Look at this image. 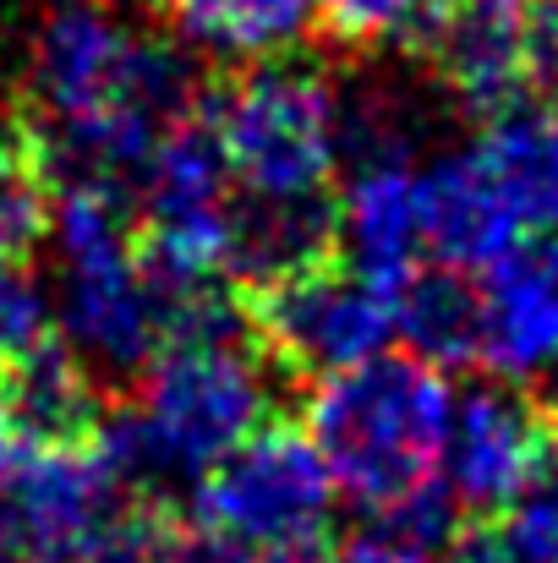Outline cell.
Returning <instances> with one entry per match:
<instances>
[{
    "label": "cell",
    "instance_id": "cell-1",
    "mask_svg": "<svg viewBox=\"0 0 558 563\" xmlns=\"http://www.w3.org/2000/svg\"><path fill=\"white\" fill-rule=\"evenodd\" d=\"M28 99L50 181L121 187L197 110V82L182 49L127 22L116 0H44L28 38Z\"/></svg>",
    "mask_w": 558,
    "mask_h": 563
},
{
    "label": "cell",
    "instance_id": "cell-2",
    "mask_svg": "<svg viewBox=\"0 0 558 563\" xmlns=\"http://www.w3.org/2000/svg\"><path fill=\"white\" fill-rule=\"evenodd\" d=\"M241 334H182L154 351L132 405L110 410L94 449L127 493L160 498L176 482H197L247 432L269 421V356Z\"/></svg>",
    "mask_w": 558,
    "mask_h": 563
},
{
    "label": "cell",
    "instance_id": "cell-3",
    "mask_svg": "<svg viewBox=\"0 0 558 563\" xmlns=\"http://www.w3.org/2000/svg\"><path fill=\"white\" fill-rule=\"evenodd\" d=\"M455 416L444 367L422 356H372L324 377L307 399V438L318 443L335 493L378 520H394L411 498L438 487V460Z\"/></svg>",
    "mask_w": 558,
    "mask_h": 563
},
{
    "label": "cell",
    "instance_id": "cell-4",
    "mask_svg": "<svg viewBox=\"0 0 558 563\" xmlns=\"http://www.w3.org/2000/svg\"><path fill=\"white\" fill-rule=\"evenodd\" d=\"M55 246V318L66 345L110 377H132L165 345L160 296L138 252V208L116 181H55L50 191Z\"/></svg>",
    "mask_w": 558,
    "mask_h": 563
},
{
    "label": "cell",
    "instance_id": "cell-5",
    "mask_svg": "<svg viewBox=\"0 0 558 563\" xmlns=\"http://www.w3.org/2000/svg\"><path fill=\"white\" fill-rule=\"evenodd\" d=\"M203 121L214 126L241 197H263V202L329 197V181L346 154V126L324 71L291 55L252 60L241 77H230L214 93Z\"/></svg>",
    "mask_w": 558,
    "mask_h": 563
},
{
    "label": "cell",
    "instance_id": "cell-6",
    "mask_svg": "<svg viewBox=\"0 0 558 563\" xmlns=\"http://www.w3.org/2000/svg\"><path fill=\"white\" fill-rule=\"evenodd\" d=\"M335 498V476L307 427L274 416L192 482L197 526L219 542L247 548L252 559L324 553Z\"/></svg>",
    "mask_w": 558,
    "mask_h": 563
},
{
    "label": "cell",
    "instance_id": "cell-7",
    "mask_svg": "<svg viewBox=\"0 0 558 563\" xmlns=\"http://www.w3.org/2000/svg\"><path fill=\"white\" fill-rule=\"evenodd\" d=\"M394 285L400 279H378L351 257L324 252L247 290V323L269 367L324 383L383 356L394 340Z\"/></svg>",
    "mask_w": 558,
    "mask_h": 563
},
{
    "label": "cell",
    "instance_id": "cell-8",
    "mask_svg": "<svg viewBox=\"0 0 558 563\" xmlns=\"http://www.w3.org/2000/svg\"><path fill=\"white\" fill-rule=\"evenodd\" d=\"M94 443H33L0 460V553L17 563H94L121 504Z\"/></svg>",
    "mask_w": 558,
    "mask_h": 563
},
{
    "label": "cell",
    "instance_id": "cell-9",
    "mask_svg": "<svg viewBox=\"0 0 558 563\" xmlns=\"http://www.w3.org/2000/svg\"><path fill=\"white\" fill-rule=\"evenodd\" d=\"M554 443L558 432L543 399L521 394V383L493 377L455 399L438 476L466 515H504Z\"/></svg>",
    "mask_w": 558,
    "mask_h": 563
},
{
    "label": "cell",
    "instance_id": "cell-10",
    "mask_svg": "<svg viewBox=\"0 0 558 563\" xmlns=\"http://www.w3.org/2000/svg\"><path fill=\"white\" fill-rule=\"evenodd\" d=\"M438 88L493 115L532 88V0H433L411 27Z\"/></svg>",
    "mask_w": 558,
    "mask_h": 563
},
{
    "label": "cell",
    "instance_id": "cell-11",
    "mask_svg": "<svg viewBox=\"0 0 558 563\" xmlns=\"http://www.w3.org/2000/svg\"><path fill=\"white\" fill-rule=\"evenodd\" d=\"M477 362L499 383H532L558 367V274L543 252H515L477 285Z\"/></svg>",
    "mask_w": 558,
    "mask_h": 563
},
{
    "label": "cell",
    "instance_id": "cell-12",
    "mask_svg": "<svg viewBox=\"0 0 558 563\" xmlns=\"http://www.w3.org/2000/svg\"><path fill=\"white\" fill-rule=\"evenodd\" d=\"M521 246H526L521 219L482 176L471 148H455L422 165V252H433L444 268L488 274Z\"/></svg>",
    "mask_w": 558,
    "mask_h": 563
},
{
    "label": "cell",
    "instance_id": "cell-13",
    "mask_svg": "<svg viewBox=\"0 0 558 563\" xmlns=\"http://www.w3.org/2000/svg\"><path fill=\"white\" fill-rule=\"evenodd\" d=\"M335 252L378 279H405L422 257V165L405 154L351 159L335 197Z\"/></svg>",
    "mask_w": 558,
    "mask_h": 563
},
{
    "label": "cell",
    "instance_id": "cell-14",
    "mask_svg": "<svg viewBox=\"0 0 558 563\" xmlns=\"http://www.w3.org/2000/svg\"><path fill=\"white\" fill-rule=\"evenodd\" d=\"M105 410L94 367L66 345L44 340L11 367H0V432L11 449L33 443H94Z\"/></svg>",
    "mask_w": 558,
    "mask_h": 563
},
{
    "label": "cell",
    "instance_id": "cell-15",
    "mask_svg": "<svg viewBox=\"0 0 558 563\" xmlns=\"http://www.w3.org/2000/svg\"><path fill=\"white\" fill-rule=\"evenodd\" d=\"M482 176L499 187L510 213L521 219L526 241L558 224V104L554 99H515L482 115V132L466 143Z\"/></svg>",
    "mask_w": 558,
    "mask_h": 563
},
{
    "label": "cell",
    "instance_id": "cell-16",
    "mask_svg": "<svg viewBox=\"0 0 558 563\" xmlns=\"http://www.w3.org/2000/svg\"><path fill=\"white\" fill-rule=\"evenodd\" d=\"M154 11L186 49L236 66L291 55L318 22L313 0H154Z\"/></svg>",
    "mask_w": 558,
    "mask_h": 563
},
{
    "label": "cell",
    "instance_id": "cell-17",
    "mask_svg": "<svg viewBox=\"0 0 558 563\" xmlns=\"http://www.w3.org/2000/svg\"><path fill=\"white\" fill-rule=\"evenodd\" d=\"M394 334L427 367L477 362V285L460 268H411L394 285Z\"/></svg>",
    "mask_w": 558,
    "mask_h": 563
},
{
    "label": "cell",
    "instance_id": "cell-18",
    "mask_svg": "<svg viewBox=\"0 0 558 563\" xmlns=\"http://www.w3.org/2000/svg\"><path fill=\"white\" fill-rule=\"evenodd\" d=\"M50 235V170L33 132L0 121V252L28 257Z\"/></svg>",
    "mask_w": 558,
    "mask_h": 563
},
{
    "label": "cell",
    "instance_id": "cell-19",
    "mask_svg": "<svg viewBox=\"0 0 558 563\" xmlns=\"http://www.w3.org/2000/svg\"><path fill=\"white\" fill-rule=\"evenodd\" d=\"M50 323H55L50 285L28 268V257H6L0 252V367H11L33 345H44Z\"/></svg>",
    "mask_w": 558,
    "mask_h": 563
},
{
    "label": "cell",
    "instance_id": "cell-20",
    "mask_svg": "<svg viewBox=\"0 0 558 563\" xmlns=\"http://www.w3.org/2000/svg\"><path fill=\"white\" fill-rule=\"evenodd\" d=\"M499 531L510 537V548L526 563H558V443L532 471V482L515 493Z\"/></svg>",
    "mask_w": 558,
    "mask_h": 563
},
{
    "label": "cell",
    "instance_id": "cell-21",
    "mask_svg": "<svg viewBox=\"0 0 558 563\" xmlns=\"http://www.w3.org/2000/svg\"><path fill=\"white\" fill-rule=\"evenodd\" d=\"M433 0H313V16L324 22V33L346 49H372L389 38H411V27L422 22Z\"/></svg>",
    "mask_w": 558,
    "mask_h": 563
},
{
    "label": "cell",
    "instance_id": "cell-22",
    "mask_svg": "<svg viewBox=\"0 0 558 563\" xmlns=\"http://www.w3.org/2000/svg\"><path fill=\"white\" fill-rule=\"evenodd\" d=\"M318 563H433L427 548H416V542H405L400 531H362V537H346L340 548H329Z\"/></svg>",
    "mask_w": 558,
    "mask_h": 563
},
{
    "label": "cell",
    "instance_id": "cell-23",
    "mask_svg": "<svg viewBox=\"0 0 558 563\" xmlns=\"http://www.w3.org/2000/svg\"><path fill=\"white\" fill-rule=\"evenodd\" d=\"M532 88L558 104V0H532Z\"/></svg>",
    "mask_w": 558,
    "mask_h": 563
},
{
    "label": "cell",
    "instance_id": "cell-24",
    "mask_svg": "<svg viewBox=\"0 0 558 563\" xmlns=\"http://www.w3.org/2000/svg\"><path fill=\"white\" fill-rule=\"evenodd\" d=\"M444 563H526V559L510 548V537L499 526H477V531H455L444 542Z\"/></svg>",
    "mask_w": 558,
    "mask_h": 563
},
{
    "label": "cell",
    "instance_id": "cell-25",
    "mask_svg": "<svg viewBox=\"0 0 558 563\" xmlns=\"http://www.w3.org/2000/svg\"><path fill=\"white\" fill-rule=\"evenodd\" d=\"M165 563H263L252 559L247 548H236V542H219V537H176V548L165 553Z\"/></svg>",
    "mask_w": 558,
    "mask_h": 563
},
{
    "label": "cell",
    "instance_id": "cell-26",
    "mask_svg": "<svg viewBox=\"0 0 558 563\" xmlns=\"http://www.w3.org/2000/svg\"><path fill=\"white\" fill-rule=\"evenodd\" d=\"M543 410H548V421H554V432H558V367L548 373V399H543Z\"/></svg>",
    "mask_w": 558,
    "mask_h": 563
},
{
    "label": "cell",
    "instance_id": "cell-27",
    "mask_svg": "<svg viewBox=\"0 0 558 563\" xmlns=\"http://www.w3.org/2000/svg\"><path fill=\"white\" fill-rule=\"evenodd\" d=\"M537 252H543V263H548V268L558 274V224L548 230V235H543V246H537Z\"/></svg>",
    "mask_w": 558,
    "mask_h": 563
},
{
    "label": "cell",
    "instance_id": "cell-28",
    "mask_svg": "<svg viewBox=\"0 0 558 563\" xmlns=\"http://www.w3.org/2000/svg\"><path fill=\"white\" fill-rule=\"evenodd\" d=\"M6 454H11V438H6V432H0V460H6Z\"/></svg>",
    "mask_w": 558,
    "mask_h": 563
},
{
    "label": "cell",
    "instance_id": "cell-29",
    "mask_svg": "<svg viewBox=\"0 0 558 563\" xmlns=\"http://www.w3.org/2000/svg\"><path fill=\"white\" fill-rule=\"evenodd\" d=\"M0 563H17V559H11V553H0Z\"/></svg>",
    "mask_w": 558,
    "mask_h": 563
}]
</instances>
